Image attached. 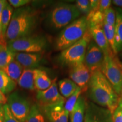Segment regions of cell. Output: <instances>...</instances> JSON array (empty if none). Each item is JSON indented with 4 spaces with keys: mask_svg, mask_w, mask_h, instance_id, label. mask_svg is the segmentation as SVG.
I'll use <instances>...</instances> for the list:
<instances>
[{
    "mask_svg": "<svg viewBox=\"0 0 122 122\" xmlns=\"http://www.w3.org/2000/svg\"><path fill=\"white\" fill-rule=\"evenodd\" d=\"M65 102L41 107L49 122H68L70 114L65 109Z\"/></svg>",
    "mask_w": 122,
    "mask_h": 122,
    "instance_id": "13",
    "label": "cell"
},
{
    "mask_svg": "<svg viewBox=\"0 0 122 122\" xmlns=\"http://www.w3.org/2000/svg\"><path fill=\"white\" fill-rule=\"evenodd\" d=\"M111 3H112V1H110V0H100L98 8L99 11L103 14L107 9L111 7Z\"/></svg>",
    "mask_w": 122,
    "mask_h": 122,
    "instance_id": "33",
    "label": "cell"
},
{
    "mask_svg": "<svg viewBox=\"0 0 122 122\" xmlns=\"http://www.w3.org/2000/svg\"><path fill=\"white\" fill-rule=\"evenodd\" d=\"M92 39V35L88 29L80 40L62 50L58 57L61 65L71 68L84 63L86 49Z\"/></svg>",
    "mask_w": 122,
    "mask_h": 122,
    "instance_id": "4",
    "label": "cell"
},
{
    "mask_svg": "<svg viewBox=\"0 0 122 122\" xmlns=\"http://www.w3.org/2000/svg\"><path fill=\"white\" fill-rule=\"evenodd\" d=\"M91 75V72L84 63L70 68V79L80 88L82 92L88 91Z\"/></svg>",
    "mask_w": 122,
    "mask_h": 122,
    "instance_id": "12",
    "label": "cell"
},
{
    "mask_svg": "<svg viewBox=\"0 0 122 122\" xmlns=\"http://www.w3.org/2000/svg\"><path fill=\"white\" fill-rule=\"evenodd\" d=\"M75 6L80 12L88 15L92 10L89 0H77L75 2Z\"/></svg>",
    "mask_w": 122,
    "mask_h": 122,
    "instance_id": "29",
    "label": "cell"
},
{
    "mask_svg": "<svg viewBox=\"0 0 122 122\" xmlns=\"http://www.w3.org/2000/svg\"><path fill=\"white\" fill-rule=\"evenodd\" d=\"M103 15L104 22L111 27H115L116 22V13L115 10L110 7L104 12Z\"/></svg>",
    "mask_w": 122,
    "mask_h": 122,
    "instance_id": "28",
    "label": "cell"
},
{
    "mask_svg": "<svg viewBox=\"0 0 122 122\" xmlns=\"http://www.w3.org/2000/svg\"><path fill=\"white\" fill-rule=\"evenodd\" d=\"M88 91L90 98L93 102L109 110L112 114L120 99L101 71H96L92 74Z\"/></svg>",
    "mask_w": 122,
    "mask_h": 122,
    "instance_id": "1",
    "label": "cell"
},
{
    "mask_svg": "<svg viewBox=\"0 0 122 122\" xmlns=\"http://www.w3.org/2000/svg\"><path fill=\"white\" fill-rule=\"evenodd\" d=\"M46 41L39 36H27L9 41L7 48L14 53H40L46 46Z\"/></svg>",
    "mask_w": 122,
    "mask_h": 122,
    "instance_id": "6",
    "label": "cell"
},
{
    "mask_svg": "<svg viewBox=\"0 0 122 122\" xmlns=\"http://www.w3.org/2000/svg\"><path fill=\"white\" fill-rule=\"evenodd\" d=\"M58 87L59 93L65 98H69L79 88L70 79H63L59 81Z\"/></svg>",
    "mask_w": 122,
    "mask_h": 122,
    "instance_id": "20",
    "label": "cell"
},
{
    "mask_svg": "<svg viewBox=\"0 0 122 122\" xmlns=\"http://www.w3.org/2000/svg\"><path fill=\"white\" fill-rule=\"evenodd\" d=\"M7 2H8L7 1H5V0H0V24H1V15H2V10ZM0 30H1V28H0Z\"/></svg>",
    "mask_w": 122,
    "mask_h": 122,
    "instance_id": "37",
    "label": "cell"
},
{
    "mask_svg": "<svg viewBox=\"0 0 122 122\" xmlns=\"http://www.w3.org/2000/svg\"><path fill=\"white\" fill-rule=\"evenodd\" d=\"M103 29L108 44L112 50L114 54H117L115 46V27L108 25L106 23L103 22Z\"/></svg>",
    "mask_w": 122,
    "mask_h": 122,
    "instance_id": "25",
    "label": "cell"
},
{
    "mask_svg": "<svg viewBox=\"0 0 122 122\" xmlns=\"http://www.w3.org/2000/svg\"><path fill=\"white\" fill-rule=\"evenodd\" d=\"M88 30L86 16L79 18L67 25L56 40V49L59 51L69 48L81 39Z\"/></svg>",
    "mask_w": 122,
    "mask_h": 122,
    "instance_id": "3",
    "label": "cell"
},
{
    "mask_svg": "<svg viewBox=\"0 0 122 122\" xmlns=\"http://www.w3.org/2000/svg\"><path fill=\"white\" fill-rule=\"evenodd\" d=\"M16 53L13 52L8 48H5L0 51V69L10 63L12 61L15 59Z\"/></svg>",
    "mask_w": 122,
    "mask_h": 122,
    "instance_id": "26",
    "label": "cell"
},
{
    "mask_svg": "<svg viewBox=\"0 0 122 122\" xmlns=\"http://www.w3.org/2000/svg\"><path fill=\"white\" fill-rule=\"evenodd\" d=\"M4 119V105H0V122H3Z\"/></svg>",
    "mask_w": 122,
    "mask_h": 122,
    "instance_id": "38",
    "label": "cell"
},
{
    "mask_svg": "<svg viewBox=\"0 0 122 122\" xmlns=\"http://www.w3.org/2000/svg\"><path fill=\"white\" fill-rule=\"evenodd\" d=\"M4 119L3 122H21L12 114L7 103L4 105Z\"/></svg>",
    "mask_w": 122,
    "mask_h": 122,
    "instance_id": "30",
    "label": "cell"
},
{
    "mask_svg": "<svg viewBox=\"0 0 122 122\" xmlns=\"http://www.w3.org/2000/svg\"><path fill=\"white\" fill-rule=\"evenodd\" d=\"M101 72L107 79L120 99L122 98V68L114 56H105Z\"/></svg>",
    "mask_w": 122,
    "mask_h": 122,
    "instance_id": "7",
    "label": "cell"
},
{
    "mask_svg": "<svg viewBox=\"0 0 122 122\" xmlns=\"http://www.w3.org/2000/svg\"><path fill=\"white\" fill-rule=\"evenodd\" d=\"M115 13V46L118 53L122 50V10L120 8L117 9Z\"/></svg>",
    "mask_w": 122,
    "mask_h": 122,
    "instance_id": "19",
    "label": "cell"
},
{
    "mask_svg": "<svg viewBox=\"0 0 122 122\" xmlns=\"http://www.w3.org/2000/svg\"><path fill=\"white\" fill-rule=\"evenodd\" d=\"M13 13V7L9 2H7L2 10L1 18V24H0L1 31L5 36H6V33L11 21Z\"/></svg>",
    "mask_w": 122,
    "mask_h": 122,
    "instance_id": "23",
    "label": "cell"
},
{
    "mask_svg": "<svg viewBox=\"0 0 122 122\" xmlns=\"http://www.w3.org/2000/svg\"><path fill=\"white\" fill-rule=\"evenodd\" d=\"M8 2L12 7L16 9L25 6L26 5L30 2V0H9Z\"/></svg>",
    "mask_w": 122,
    "mask_h": 122,
    "instance_id": "32",
    "label": "cell"
},
{
    "mask_svg": "<svg viewBox=\"0 0 122 122\" xmlns=\"http://www.w3.org/2000/svg\"><path fill=\"white\" fill-rule=\"evenodd\" d=\"M104 59V53L92 40L86 49L84 62L91 74L96 71H101Z\"/></svg>",
    "mask_w": 122,
    "mask_h": 122,
    "instance_id": "9",
    "label": "cell"
},
{
    "mask_svg": "<svg viewBox=\"0 0 122 122\" xmlns=\"http://www.w3.org/2000/svg\"><path fill=\"white\" fill-rule=\"evenodd\" d=\"M56 79L53 80L51 86L44 91H37L36 98L38 105L45 107L57 103L65 102V98L59 93Z\"/></svg>",
    "mask_w": 122,
    "mask_h": 122,
    "instance_id": "10",
    "label": "cell"
},
{
    "mask_svg": "<svg viewBox=\"0 0 122 122\" xmlns=\"http://www.w3.org/2000/svg\"><path fill=\"white\" fill-rule=\"evenodd\" d=\"M81 93V90L80 89V88H79L72 95H71L69 98H68L66 102H65V109L69 113V114L72 112L73 109H74V107L75 106L79 98L80 97Z\"/></svg>",
    "mask_w": 122,
    "mask_h": 122,
    "instance_id": "27",
    "label": "cell"
},
{
    "mask_svg": "<svg viewBox=\"0 0 122 122\" xmlns=\"http://www.w3.org/2000/svg\"><path fill=\"white\" fill-rule=\"evenodd\" d=\"M33 70L34 68H24L20 77L16 81V83L19 86L30 91H33L35 89Z\"/></svg>",
    "mask_w": 122,
    "mask_h": 122,
    "instance_id": "17",
    "label": "cell"
},
{
    "mask_svg": "<svg viewBox=\"0 0 122 122\" xmlns=\"http://www.w3.org/2000/svg\"><path fill=\"white\" fill-rule=\"evenodd\" d=\"M0 45H1L4 48H7V42L6 41L5 36H4L2 33L1 32L0 30Z\"/></svg>",
    "mask_w": 122,
    "mask_h": 122,
    "instance_id": "35",
    "label": "cell"
},
{
    "mask_svg": "<svg viewBox=\"0 0 122 122\" xmlns=\"http://www.w3.org/2000/svg\"><path fill=\"white\" fill-rule=\"evenodd\" d=\"M112 3L117 6L122 8V0H113L112 1Z\"/></svg>",
    "mask_w": 122,
    "mask_h": 122,
    "instance_id": "39",
    "label": "cell"
},
{
    "mask_svg": "<svg viewBox=\"0 0 122 122\" xmlns=\"http://www.w3.org/2000/svg\"><path fill=\"white\" fill-rule=\"evenodd\" d=\"M1 70L5 72L12 80L16 82L20 77L24 68L19 62H18L15 59H14L6 66Z\"/></svg>",
    "mask_w": 122,
    "mask_h": 122,
    "instance_id": "21",
    "label": "cell"
},
{
    "mask_svg": "<svg viewBox=\"0 0 122 122\" xmlns=\"http://www.w3.org/2000/svg\"><path fill=\"white\" fill-rule=\"evenodd\" d=\"M38 20L36 10L30 6L16 9L6 33L9 41L30 36L36 28Z\"/></svg>",
    "mask_w": 122,
    "mask_h": 122,
    "instance_id": "2",
    "label": "cell"
},
{
    "mask_svg": "<svg viewBox=\"0 0 122 122\" xmlns=\"http://www.w3.org/2000/svg\"><path fill=\"white\" fill-rule=\"evenodd\" d=\"M85 101L83 97H79L72 112L70 114V122H84Z\"/></svg>",
    "mask_w": 122,
    "mask_h": 122,
    "instance_id": "18",
    "label": "cell"
},
{
    "mask_svg": "<svg viewBox=\"0 0 122 122\" xmlns=\"http://www.w3.org/2000/svg\"><path fill=\"white\" fill-rule=\"evenodd\" d=\"M25 122H45V115L38 104L30 106V112Z\"/></svg>",
    "mask_w": 122,
    "mask_h": 122,
    "instance_id": "24",
    "label": "cell"
},
{
    "mask_svg": "<svg viewBox=\"0 0 122 122\" xmlns=\"http://www.w3.org/2000/svg\"><path fill=\"white\" fill-rule=\"evenodd\" d=\"M103 24L88 25V29L94 41L102 50L105 56H114V53L111 49L105 35Z\"/></svg>",
    "mask_w": 122,
    "mask_h": 122,
    "instance_id": "14",
    "label": "cell"
},
{
    "mask_svg": "<svg viewBox=\"0 0 122 122\" xmlns=\"http://www.w3.org/2000/svg\"><path fill=\"white\" fill-rule=\"evenodd\" d=\"M90 2H91L92 10H98L99 3H100L99 0H90Z\"/></svg>",
    "mask_w": 122,
    "mask_h": 122,
    "instance_id": "34",
    "label": "cell"
},
{
    "mask_svg": "<svg viewBox=\"0 0 122 122\" xmlns=\"http://www.w3.org/2000/svg\"><path fill=\"white\" fill-rule=\"evenodd\" d=\"M80 15V12L75 5L60 3L51 10L49 21L54 28L61 29L78 19Z\"/></svg>",
    "mask_w": 122,
    "mask_h": 122,
    "instance_id": "5",
    "label": "cell"
},
{
    "mask_svg": "<svg viewBox=\"0 0 122 122\" xmlns=\"http://www.w3.org/2000/svg\"><path fill=\"white\" fill-rule=\"evenodd\" d=\"M42 55L40 53H16L15 59L24 68H33L40 63Z\"/></svg>",
    "mask_w": 122,
    "mask_h": 122,
    "instance_id": "15",
    "label": "cell"
},
{
    "mask_svg": "<svg viewBox=\"0 0 122 122\" xmlns=\"http://www.w3.org/2000/svg\"><path fill=\"white\" fill-rule=\"evenodd\" d=\"M16 86V82L0 69V91L5 95L11 93Z\"/></svg>",
    "mask_w": 122,
    "mask_h": 122,
    "instance_id": "22",
    "label": "cell"
},
{
    "mask_svg": "<svg viewBox=\"0 0 122 122\" xmlns=\"http://www.w3.org/2000/svg\"><path fill=\"white\" fill-rule=\"evenodd\" d=\"M112 122H122V103L120 100L118 107L112 113Z\"/></svg>",
    "mask_w": 122,
    "mask_h": 122,
    "instance_id": "31",
    "label": "cell"
},
{
    "mask_svg": "<svg viewBox=\"0 0 122 122\" xmlns=\"http://www.w3.org/2000/svg\"><path fill=\"white\" fill-rule=\"evenodd\" d=\"M33 79L35 89L38 91H44L51 86L53 81L44 70L34 68Z\"/></svg>",
    "mask_w": 122,
    "mask_h": 122,
    "instance_id": "16",
    "label": "cell"
},
{
    "mask_svg": "<svg viewBox=\"0 0 122 122\" xmlns=\"http://www.w3.org/2000/svg\"><path fill=\"white\" fill-rule=\"evenodd\" d=\"M4 48H4V47H3L2 45H0V51H1V50H2L3 49H4Z\"/></svg>",
    "mask_w": 122,
    "mask_h": 122,
    "instance_id": "40",
    "label": "cell"
},
{
    "mask_svg": "<svg viewBox=\"0 0 122 122\" xmlns=\"http://www.w3.org/2000/svg\"><path fill=\"white\" fill-rule=\"evenodd\" d=\"M84 122H112V114L109 110L93 102L85 103Z\"/></svg>",
    "mask_w": 122,
    "mask_h": 122,
    "instance_id": "11",
    "label": "cell"
},
{
    "mask_svg": "<svg viewBox=\"0 0 122 122\" xmlns=\"http://www.w3.org/2000/svg\"><path fill=\"white\" fill-rule=\"evenodd\" d=\"M120 101H121V102H122V98L120 99Z\"/></svg>",
    "mask_w": 122,
    "mask_h": 122,
    "instance_id": "41",
    "label": "cell"
},
{
    "mask_svg": "<svg viewBox=\"0 0 122 122\" xmlns=\"http://www.w3.org/2000/svg\"><path fill=\"white\" fill-rule=\"evenodd\" d=\"M7 102V98L6 96L0 91V105H5Z\"/></svg>",
    "mask_w": 122,
    "mask_h": 122,
    "instance_id": "36",
    "label": "cell"
},
{
    "mask_svg": "<svg viewBox=\"0 0 122 122\" xmlns=\"http://www.w3.org/2000/svg\"><path fill=\"white\" fill-rule=\"evenodd\" d=\"M7 105L15 118L20 122H25L30 109L26 98L16 92L11 93L7 98Z\"/></svg>",
    "mask_w": 122,
    "mask_h": 122,
    "instance_id": "8",
    "label": "cell"
}]
</instances>
